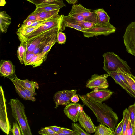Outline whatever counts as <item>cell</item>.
<instances>
[{
    "label": "cell",
    "mask_w": 135,
    "mask_h": 135,
    "mask_svg": "<svg viewBox=\"0 0 135 135\" xmlns=\"http://www.w3.org/2000/svg\"><path fill=\"white\" fill-rule=\"evenodd\" d=\"M66 6L62 0H54L50 2L44 1L36 6L34 13L60 9Z\"/></svg>",
    "instance_id": "cell-12"
},
{
    "label": "cell",
    "mask_w": 135,
    "mask_h": 135,
    "mask_svg": "<svg viewBox=\"0 0 135 135\" xmlns=\"http://www.w3.org/2000/svg\"><path fill=\"white\" fill-rule=\"evenodd\" d=\"M57 33H56L52 35L47 38L37 47L34 50L33 53L35 54H37L41 52L43 48L47 43L52 39L55 34Z\"/></svg>",
    "instance_id": "cell-31"
},
{
    "label": "cell",
    "mask_w": 135,
    "mask_h": 135,
    "mask_svg": "<svg viewBox=\"0 0 135 135\" xmlns=\"http://www.w3.org/2000/svg\"><path fill=\"white\" fill-rule=\"evenodd\" d=\"M83 104L93 112L97 119V121L103 123L114 130L118 121L115 112L110 107L104 103L96 102L86 95H78Z\"/></svg>",
    "instance_id": "cell-1"
},
{
    "label": "cell",
    "mask_w": 135,
    "mask_h": 135,
    "mask_svg": "<svg viewBox=\"0 0 135 135\" xmlns=\"http://www.w3.org/2000/svg\"><path fill=\"white\" fill-rule=\"evenodd\" d=\"M11 17L5 11L0 12V28L3 33H6L11 23Z\"/></svg>",
    "instance_id": "cell-20"
},
{
    "label": "cell",
    "mask_w": 135,
    "mask_h": 135,
    "mask_svg": "<svg viewBox=\"0 0 135 135\" xmlns=\"http://www.w3.org/2000/svg\"><path fill=\"white\" fill-rule=\"evenodd\" d=\"M113 92L107 89L94 90L86 95L94 101L100 103L108 99Z\"/></svg>",
    "instance_id": "cell-13"
},
{
    "label": "cell",
    "mask_w": 135,
    "mask_h": 135,
    "mask_svg": "<svg viewBox=\"0 0 135 135\" xmlns=\"http://www.w3.org/2000/svg\"><path fill=\"white\" fill-rule=\"evenodd\" d=\"M134 104L135 105V102ZM135 135V124H134V135Z\"/></svg>",
    "instance_id": "cell-52"
},
{
    "label": "cell",
    "mask_w": 135,
    "mask_h": 135,
    "mask_svg": "<svg viewBox=\"0 0 135 135\" xmlns=\"http://www.w3.org/2000/svg\"><path fill=\"white\" fill-rule=\"evenodd\" d=\"M77 24L84 29H87L92 27L95 24L92 22L85 20L76 21Z\"/></svg>",
    "instance_id": "cell-35"
},
{
    "label": "cell",
    "mask_w": 135,
    "mask_h": 135,
    "mask_svg": "<svg viewBox=\"0 0 135 135\" xmlns=\"http://www.w3.org/2000/svg\"><path fill=\"white\" fill-rule=\"evenodd\" d=\"M123 125L122 135H125L127 125L129 119L128 110L127 108H126L123 111Z\"/></svg>",
    "instance_id": "cell-33"
},
{
    "label": "cell",
    "mask_w": 135,
    "mask_h": 135,
    "mask_svg": "<svg viewBox=\"0 0 135 135\" xmlns=\"http://www.w3.org/2000/svg\"><path fill=\"white\" fill-rule=\"evenodd\" d=\"M18 123L17 121L16 120L15 122L13 123V128L10 129V131L12 132L13 135H22Z\"/></svg>",
    "instance_id": "cell-38"
},
{
    "label": "cell",
    "mask_w": 135,
    "mask_h": 135,
    "mask_svg": "<svg viewBox=\"0 0 135 135\" xmlns=\"http://www.w3.org/2000/svg\"><path fill=\"white\" fill-rule=\"evenodd\" d=\"M47 55L42 52L36 54L25 65H31L33 68L39 66L46 60Z\"/></svg>",
    "instance_id": "cell-22"
},
{
    "label": "cell",
    "mask_w": 135,
    "mask_h": 135,
    "mask_svg": "<svg viewBox=\"0 0 135 135\" xmlns=\"http://www.w3.org/2000/svg\"><path fill=\"white\" fill-rule=\"evenodd\" d=\"M47 127L56 133L57 134L61 132L62 129L61 127H58L56 126Z\"/></svg>",
    "instance_id": "cell-44"
},
{
    "label": "cell",
    "mask_w": 135,
    "mask_h": 135,
    "mask_svg": "<svg viewBox=\"0 0 135 135\" xmlns=\"http://www.w3.org/2000/svg\"><path fill=\"white\" fill-rule=\"evenodd\" d=\"M14 77L17 81L22 83L27 90L30 91L33 96L37 95L35 91V89L36 88L38 89H39L38 84L37 82L30 81L28 79L25 80L20 79L18 78L16 75Z\"/></svg>",
    "instance_id": "cell-23"
},
{
    "label": "cell",
    "mask_w": 135,
    "mask_h": 135,
    "mask_svg": "<svg viewBox=\"0 0 135 135\" xmlns=\"http://www.w3.org/2000/svg\"><path fill=\"white\" fill-rule=\"evenodd\" d=\"M8 104L11 107L12 116L18 123L22 135H32L24 104L17 98L11 99Z\"/></svg>",
    "instance_id": "cell-2"
},
{
    "label": "cell",
    "mask_w": 135,
    "mask_h": 135,
    "mask_svg": "<svg viewBox=\"0 0 135 135\" xmlns=\"http://www.w3.org/2000/svg\"><path fill=\"white\" fill-rule=\"evenodd\" d=\"M60 10L59 9L34 13L36 16V21H42L58 17L60 16L58 14Z\"/></svg>",
    "instance_id": "cell-19"
},
{
    "label": "cell",
    "mask_w": 135,
    "mask_h": 135,
    "mask_svg": "<svg viewBox=\"0 0 135 135\" xmlns=\"http://www.w3.org/2000/svg\"><path fill=\"white\" fill-rule=\"evenodd\" d=\"M39 26L25 27L22 25L17 31V34L25 36L27 35L38 28Z\"/></svg>",
    "instance_id": "cell-27"
},
{
    "label": "cell",
    "mask_w": 135,
    "mask_h": 135,
    "mask_svg": "<svg viewBox=\"0 0 135 135\" xmlns=\"http://www.w3.org/2000/svg\"><path fill=\"white\" fill-rule=\"evenodd\" d=\"M71 127L73 130L77 132L79 135H90V134L85 132L78 123H72Z\"/></svg>",
    "instance_id": "cell-36"
},
{
    "label": "cell",
    "mask_w": 135,
    "mask_h": 135,
    "mask_svg": "<svg viewBox=\"0 0 135 135\" xmlns=\"http://www.w3.org/2000/svg\"><path fill=\"white\" fill-rule=\"evenodd\" d=\"M79 100V98L78 96L76 94L74 95L71 98V101L73 103H76L78 102Z\"/></svg>",
    "instance_id": "cell-48"
},
{
    "label": "cell",
    "mask_w": 135,
    "mask_h": 135,
    "mask_svg": "<svg viewBox=\"0 0 135 135\" xmlns=\"http://www.w3.org/2000/svg\"><path fill=\"white\" fill-rule=\"evenodd\" d=\"M57 135H66L65 134L61 132L58 133Z\"/></svg>",
    "instance_id": "cell-51"
},
{
    "label": "cell",
    "mask_w": 135,
    "mask_h": 135,
    "mask_svg": "<svg viewBox=\"0 0 135 135\" xmlns=\"http://www.w3.org/2000/svg\"><path fill=\"white\" fill-rule=\"evenodd\" d=\"M123 38L126 51L135 56V21L127 26Z\"/></svg>",
    "instance_id": "cell-7"
},
{
    "label": "cell",
    "mask_w": 135,
    "mask_h": 135,
    "mask_svg": "<svg viewBox=\"0 0 135 135\" xmlns=\"http://www.w3.org/2000/svg\"><path fill=\"white\" fill-rule=\"evenodd\" d=\"M109 76L112 77L115 83L120 86L130 96L135 98V92L132 89L128 86L121 79L117 71H113L108 73Z\"/></svg>",
    "instance_id": "cell-18"
},
{
    "label": "cell",
    "mask_w": 135,
    "mask_h": 135,
    "mask_svg": "<svg viewBox=\"0 0 135 135\" xmlns=\"http://www.w3.org/2000/svg\"><path fill=\"white\" fill-rule=\"evenodd\" d=\"M47 20L42 21H36L33 22L30 26H40Z\"/></svg>",
    "instance_id": "cell-45"
},
{
    "label": "cell",
    "mask_w": 135,
    "mask_h": 135,
    "mask_svg": "<svg viewBox=\"0 0 135 135\" xmlns=\"http://www.w3.org/2000/svg\"><path fill=\"white\" fill-rule=\"evenodd\" d=\"M123 74L132 89L135 92V76L131 73L123 71Z\"/></svg>",
    "instance_id": "cell-29"
},
{
    "label": "cell",
    "mask_w": 135,
    "mask_h": 135,
    "mask_svg": "<svg viewBox=\"0 0 135 135\" xmlns=\"http://www.w3.org/2000/svg\"><path fill=\"white\" fill-rule=\"evenodd\" d=\"M77 90H64L56 93L53 97L55 104V108H57L59 105H62L66 106L70 103L72 97L76 94Z\"/></svg>",
    "instance_id": "cell-10"
},
{
    "label": "cell",
    "mask_w": 135,
    "mask_h": 135,
    "mask_svg": "<svg viewBox=\"0 0 135 135\" xmlns=\"http://www.w3.org/2000/svg\"><path fill=\"white\" fill-rule=\"evenodd\" d=\"M130 124L131 123L129 119L127 125L125 135H131L130 133Z\"/></svg>",
    "instance_id": "cell-47"
},
{
    "label": "cell",
    "mask_w": 135,
    "mask_h": 135,
    "mask_svg": "<svg viewBox=\"0 0 135 135\" xmlns=\"http://www.w3.org/2000/svg\"><path fill=\"white\" fill-rule=\"evenodd\" d=\"M123 119L118 124L115 130L114 131L113 135H122V130L123 125Z\"/></svg>",
    "instance_id": "cell-40"
},
{
    "label": "cell",
    "mask_w": 135,
    "mask_h": 135,
    "mask_svg": "<svg viewBox=\"0 0 135 135\" xmlns=\"http://www.w3.org/2000/svg\"><path fill=\"white\" fill-rule=\"evenodd\" d=\"M103 56L104 59L103 69L107 73L117 71V70L118 68L122 69L126 72L131 73L130 71L131 69L127 62L113 52L105 53Z\"/></svg>",
    "instance_id": "cell-3"
},
{
    "label": "cell",
    "mask_w": 135,
    "mask_h": 135,
    "mask_svg": "<svg viewBox=\"0 0 135 135\" xmlns=\"http://www.w3.org/2000/svg\"><path fill=\"white\" fill-rule=\"evenodd\" d=\"M76 6L80 14L84 18L85 21L97 23V18L95 12L86 8L81 4H76Z\"/></svg>",
    "instance_id": "cell-17"
},
{
    "label": "cell",
    "mask_w": 135,
    "mask_h": 135,
    "mask_svg": "<svg viewBox=\"0 0 135 135\" xmlns=\"http://www.w3.org/2000/svg\"><path fill=\"white\" fill-rule=\"evenodd\" d=\"M30 2L35 4L36 6L37 5L45 1L44 0H27Z\"/></svg>",
    "instance_id": "cell-46"
},
{
    "label": "cell",
    "mask_w": 135,
    "mask_h": 135,
    "mask_svg": "<svg viewBox=\"0 0 135 135\" xmlns=\"http://www.w3.org/2000/svg\"><path fill=\"white\" fill-rule=\"evenodd\" d=\"M78 121L81 127L87 133L91 134L95 132V126L90 118L84 111L81 105L80 108Z\"/></svg>",
    "instance_id": "cell-11"
},
{
    "label": "cell",
    "mask_w": 135,
    "mask_h": 135,
    "mask_svg": "<svg viewBox=\"0 0 135 135\" xmlns=\"http://www.w3.org/2000/svg\"><path fill=\"white\" fill-rule=\"evenodd\" d=\"M76 21L68 16L64 15L62 22V26L64 30L66 27H68L74 28L82 32L84 29L77 24Z\"/></svg>",
    "instance_id": "cell-21"
},
{
    "label": "cell",
    "mask_w": 135,
    "mask_h": 135,
    "mask_svg": "<svg viewBox=\"0 0 135 135\" xmlns=\"http://www.w3.org/2000/svg\"><path fill=\"white\" fill-rule=\"evenodd\" d=\"M81 105L78 103H71L64 108V112L65 115L74 123L78 121V118Z\"/></svg>",
    "instance_id": "cell-15"
},
{
    "label": "cell",
    "mask_w": 135,
    "mask_h": 135,
    "mask_svg": "<svg viewBox=\"0 0 135 135\" xmlns=\"http://www.w3.org/2000/svg\"><path fill=\"white\" fill-rule=\"evenodd\" d=\"M66 40L65 34L61 31H59L57 35V42L59 44H64L66 42Z\"/></svg>",
    "instance_id": "cell-39"
},
{
    "label": "cell",
    "mask_w": 135,
    "mask_h": 135,
    "mask_svg": "<svg viewBox=\"0 0 135 135\" xmlns=\"http://www.w3.org/2000/svg\"><path fill=\"white\" fill-rule=\"evenodd\" d=\"M64 15H61L58 17L47 20L37 29L29 34L23 36H21L26 41H28L49 30L54 28L59 27L61 29V31H63L62 22Z\"/></svg>",
    "instance_id": "cell-4"
},
{
    "label": "cell",
    "mask_w": 135,
    "mask_h": 135,
    "mask_svg": "<svg viewBox=\"0 0 135 135\" xmlns=\"http://www.w3.org/2000/svg\"><path fill=\"white\" fill-rule=\"evenodd\" d=\"M13 83L15 86L16 91V93L21 98H22L25 100H31L26 95L23 90L20 87L17 81L13 77L10 79Z\"/></svg>",
    "instance_id": "cell-28"
},
{
    "label": "cell",
    "mask_w": 135,
    "mask_h": 135,
    "mask_svg": "<svg viewBox=\"0 0 135 135\" xmlns=\"http://www.w3.org/2000/svg\"><path fill=\"white\" fill-rule=\"evenodd\" d=\"M61 132L65 134L66 135H79V134L76 131L62 127Z\"/></svg>",
    "instance_id": "cell-41"
},
{
    "label": "cell",
    "mask_w": 135,
    "mask_h": 135,
    "mask_svg": "<svg viewBox=\"0 0 135 135\" xmlns=\"http://www.w3.org/2000/svg\"><path fill=\"white\" fill-rule=\"evenodd\" d=\"M30 21L33 22L36 21V16L35 14L33 12L28 16L27 18L24 21Z\"/></svg>",
    "instance_id": "cell-43"
},
{
    "label": "cell",
    "mask_w": 135,
    "mask_h": 135,
    "mask_svg": "<svg viewBox=\"0 0 135 135\" xmlns=\"http://www.w3.org/2000/svg\"><path fill=\"white\" fill-rule=\"evenodd\" d=\"M38 133L44 135H57V133L47 127L42 128L38 131Z\"/></svg>",
    "instance_id": "cell-37"
},
{
    "label": "cell",
    "mask_w": 135,
    "mask_h": 135,
    "mask_svg": "<svg viewBox=\"0 0 135 135\" xmlns=\"http://www.w3.org/2000/svg\"><path fill=\"white\" fill-rule=\"evenodd\" d=\"M15 67L11 61L1 60L0 64L1 76L7 77L9 79L13 77L16 75Z\"/></svg>",
    "instance_id": "cell-14"
},
{
    "label": "cell",
    "mask_w": 135,
    "mask_h": 135,
    "mask_svg": "<svg viewBox=\"0 0 135 135\" xmlns=\"http://www.w3.org/2000/svg\"><path fill=\"white\" fill-rule=\"evenodd\" d=\"M17 35L20 41V44L17 51V55L20 63L22 64H24L26 56L28 51V45L27 42L21 36L19 35Z\"/></svg>",
    "instance_id": "cell-16"
},
{
    "label": "cell",
    "mask_w": 135,
    "mask_h": 135,
    "mask_svg": "<svg viewBox=\"0 0 135 135\" xmlns=\"http://www.w3.org/2000/svg\"><path fill=\"white\" fill-rule=\"evenodd\" d=\"M97 18V24H104L110 23V17L102 8L94 10Z\"/></svg>",
    "instance_id": "cell-24"
},
{
    "label": "cell",
    "mask_w": 135,
    "mask_h": 135,
    "mask_svg": "<svg viewBox=\"0 0 135 135\" xmlns=\"http://www.w3.org/2000/svg\"><path fill=\"white\" fill-rule=\"evenodd\" d=\"M46 2H50L52 1H54V0H44Z\"/></svg>",
    "instance_id": "cell-53"
},
{
    "label": "cell",
    "mask_w": 135,
    "mask_h": 135,
    "mask_svg": "<svg viewBox=\"0 0 135 135\" xmlns=\"http://www.w3.org/2000/svg\"><path fill=\"white\" fill-rule=\"evenodd\" d=\"M60 31H61V28L56 27L44 32L29 41H26L28 45V52L33 53L37 47L47 38L58 33Z\"/></svg>",
    "instance_id": "cell-9"
},
{
    "label": "cell",
    "mask_w": 135,
    "mask_h": 135,
    "mask_svg": "<svg viewBox=\"0 0 135 135\" xmlns=\"http://www.w3.org/2000/svg\"><path fill=\"white\" fill-rule=\"evenodd\" d=\"M69 4H74L78 2V0H65Z\"/></svg>",
    "instance_id": "cell-49"
},
{
    "label": "cell",
    "mask_w": 135,
    "mask_h": 135,
    "mask_svg": "<svg viewBox=\"0 0 135 135\" xmlns=\"http://www.w3.org/2000/svg\"><path fill=\"white\" fill-rule=\"evenodd\" d=\"M129 120L134 129L135 122V106L134 104L129 106L128 108Z\"/></svg>",
    "instance_id": "cell-32"
},
{
    "label": "cell",
    "mask_w": 135,
    "mask_h": 135,
    "mask_svg": "<svg viewBox=\"0 0 135 135\" xmlns=\"http://www.w3.org/2000/svg\"><path fill=\"white\" fill-rule=\"evenodd\" d=\"M4 92L1 86L0 87V127L1 129L8 135L11 129V125L8 119L6 104V100Z\"/></svg>",
    "instance_id": "cell-6"
},
{
    "label": "cell",
    "mask_w": 135,
    "mask_h": 135,
    "mask_svg": "<svg viewBox=\"0 0 135 135\" xmlns=\"http://www.w3.org/2000/svg\"><path fill=\"white\" fill-rule=\"evenodd\" d=\"M57 33L55 34L47 43L41 52L42 53L47 55L52 47L57 42Z\"/></svg>",
    "instance_id": "cell-30"
},
{
    "label": "cell",
    "mask_w": 135,
    "mask_h": 135,
    "mask_svg": "<svg viewBox=\"0 0 135 135\" xmlns=\"http://www.w3.org/2000/svg\"><path fill=\"white\" fill-rule=\"evenodd\" d=\"M105 125L101 123L97 126L95 127L94 135H113L114 131L109 128H108Z\"/></svg>",
    "instance_id": "cell-25"
},
{
    "label": "cell",
    "mask_w": 135,
    "mask_h": 135,
    "mask_svg": "<svg viewBox=\"0 0 135 135\" xmlns=\"http://www.w3.org/2000/svg\"><path fill=\"white\" fill-rule=\"evenodd\" d=\"M36 54L33 53H30L27 51L24 62L25 65Z\"/></svg>",
    "instance_id": "cell-42"
},
{
    "label": "cell",
    "mask_w": 135,
    "mask_h": 135,
    "mask_svg": "<svg viewBox=\"0 0 135 135\" xmlns=\"http://www.w3.org/2000/svg\"><path fill=\"white\" fill-rule=\"evenodd\" d=\"M108 76L107 73L101 75L95 74L88 80L86 83V87L94 90L107 89L109 86L107 79Z\"/></svg>",
    "instance_id": "cell-8"
},
{
    "label": "cell",
    "mask_w": 135,
    "mask_h": 135,
    "mask_svg": "<svg viewBox=\"0 0 135 135\" xmlns=\"http://www.w3.org/2000/svg\"><path fill=\"white\" fill-rule=\"evenodd\" d=\"M68 16L77 21H85L84 18L80 14L77 8L76 4H73Z\"/></svg>",
    "instance_id": "cell-26"
},
{
    "label": "cell",
    "mask_w": 135,
    "mask_h": 135,
    "mask_svg": "<svg viewBox=\"0 0 135 135\" xmlns=\"http://www.w3.org/2000/svg\"><path fill=\"white\" fill-rule=\"evenodd\" d=\"M116 30L115 27L109 23L95 24L90 28L84 29L82 32L85 37L89 38L101 35L107 36L115 32Z\"/></svg>",
    "instance_id": "cell-5"
},
{
    "label": "cell",
    "mask_w": 135,
    "mask_h": 135,
    "mask_svg": "<svg viewBox=\"0 0 135 135\" xmlns=\"http://www.w3.org/2000/svg\"><path fill=\"white\" fill-rule=\"evenodd\" d=\"M6 4V2L5 0H0L1 6H4Z\"/></svg>",
    "instance_id": "cell-50"
},
{
    "label": "cell",
    "mask_w": 135,
    "mask_h": 135,
    "mask_svg": "<svg viewBox=\"0 0 135 135\" xmlns=\"http://www.w3.org/2000/svg\"><path fill=\"white\" fill-rule=\"evenodd\" d=\"M13 77L17 81L20 87L23 90L28 97L30 99L31 101H32L33 102L35 101V98L33 97V96L31 93L27 90L22 83L17 81L15 78L14 76Z\"/></svg>",
    "instance_id": "cell-34"
}]
</instances>
